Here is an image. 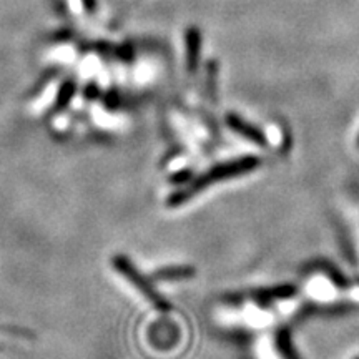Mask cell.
<instances>
[{"label": "cell", "mask_w": 359, "mask_h": 359, "mask_svg": "<svg viewBox=\"0 0 359 359\" xmlns=\"http://www.w3.org/2000/svg\"><path fill=\"white\" fill-rule=\"evenodd\" d=\"M224 122H226V125L233 130V132L241 135V137L246 138V140L257 143L259 147L268 145L266 135H264L258 127H255V125L246 122L243 116L236 114H228L226 118H224Z\"/></svg>", "instance_id": "3957f363"}, {"label": "cell", "mask_w": 359, "mask_h": 359, "mask_svg": "<svg viewBox=\"0 0 359 359\" xmlns=\"http://www.w3.org/2000/svg\"><path fill=\"white\" fill-rule=\"evenodd\" d=\"M201 52V34L196 29H190L187 32V64L188 70L195 72L198 69Z\"/></svg>", "instance_id": "5b68a950"}, {"label": "cell", "mask_w": 359, "mask_h": 359, "mask_svg": "<svg viewBox=\"0 0 359 359\" xmlns=\"http://www.w3.org/2000/svg\"><path fill=\"white\" fill-rule=\"evenodd\" d=\"M217 75H218V64L210 62L208 64V95L217 100Z\"/></svg>", "instance_id": "ba28073f"}, {"label": "cell", "mask_w": 359, "mask_h": 359, "mask_svg": "<svg viewBox=\"0 0 359 359\" xmlns=\"http://www.w3.org/2000/svg\"><path fill=\"white\" fill-rule=\"evenodd\" d=\"M114 268L120 273V275H123V278L130 283V285L135 286V288L140 291V294L145 296L148 302L154 304V308L158 309V311H168L170 304L167 299H163L158 293H156L154 286H151L150 283L140 275V271H138V269L135 268L127 258L120 257V255L118 257H115Z\"/></svg>", "instance_id": "7a4b0ae2"}, {"label": "cell", "mask_w": 359, "mask_h": 359, "mask_svg": "<svg viewBox=\"0 0 359 359\" xmlns=\"http://www.w3.org/2000/svg\"><path fill=\"white\" fill-rule=\"evenodd\" d=\"M358 148H359V137H358Z\"/></svg>", "instance_id": "9c48e42d"}, {"label": "cell", "mask_w": 359, "mask_h": 359, "mask_svg": "<svg viewBox=\"0 0 359 359\" xmlns=\"http://www.w3.org/2000/svg\"><path fill=\"white\" fill-rule=\"evenodd\" d=\"M259 167H262V158L257 155L240 156V158L215 165L213 168L206 170L203 175H200L198 178L193 180L191 183H188L183 190L172 193V195L168 196L167 205L168 206H180V205L187 203V201H190L193 196L198 195L200 191L206 190L208 187L215 185V183L241 177V175L253 172V170H257Z\"/></svg>", "instance_id": "6da1fadb"}, {"label": "cell", "mask_w": 359, "mask_h": 359, "mask_svg": "<svg viewBox=\"0 0 359 359\" xmlns=\"http://www.w3.org/2000/svg\"><path fill=\"white\" fill-rule=\"evenodd\" d=\"M358 359H359V358H358Z\"/></svg>", "instance_id": "30bf717a"}, {"label": "cell", "mask_w": 359, "mask_h": 359, "mask_svg": "<svg viewBox=\"0 0 359 359\" xmlns=\"http://www.w3.org/2000/svg\"><path fill=\"white\" fill-rule=\"evenodd\" d=\"M276 346H278V351L283 354V358L285 359H299L298 353H296V349L293 348V341H291L288 330L278 331Z\"/></svg>", "instance_id": "52a82bcc"}, {"label": "cell", "mask_w": 359, "mask_h": 359, "mask_svg": "<svg viewBox=\"0 0 359 359\" xmlns=\"http://www.w3.org/2000/svg\"><path fill=\"white\" fill-rule=\"evenodd\" d=\"M298 288L293 285H280V286H273V288H263V290H257L251 293V298L255 302H258L259 304H269L275 299H286L291 298V296L296 294Z\"/></svg>", "instance_id": "277c9868"}, {"label": "cell", "mask_w": 359, "mask_h": 359, "mask_svg": "<svg viewBox=\"0 0 359 359\" xmlns=\"http://www.w3.org/2000/svg\"><path fill=\"white\" fill-rule=\"evenodd\" d=\"M196 269L191 264H182V266H168L161 268L158 271L154 273V278L161 281H180V280H188V278L195 276Z\"/></svg>", "instance_id": "8992f818"}]
</instances>
